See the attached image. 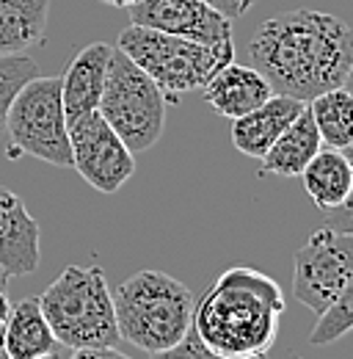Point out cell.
<instances>
[{"label": "cell", "mask_w": 353, "mask_h": 359, "mask_svg": "<svg viewBox=\"0 0 353 359\" xmlns=\"http://www.w3.org/2000/svg\"><path fill=\"white\" fill-rule=\"evenodd\" d=\"M249 55L273 94L309 102L345 83L353 64V28L328 11L296 8L265 20L251 36Z\"/></svg>", "instance_id": "6da1fadb"}, {"label": "cell", "mask_w": 353, "mask_h": 359, "mask_svg": "<svg viewBox=\"0 0 353 359\" xmlns=\"http://www.w3.org/2000/svg\"><path fill=\"white\" fill-rule=\"evenodd\" d=\"M284 290L273 276L249 266L226 269L193 304V332L221 359L268 354L279 337Z\"/></svg>", "instance_id": "7a4b0ae2"}, {"label": "cell", "mask_w": 353, "mask_h": 359, "mask_svg": "<svg viewBox=\"0 0 353 359\" xmlns=\"http://www.w3.org/2000/svg\"><path fill=\"white\" fill-rule=\"evenodd\" d=\"M193 293L166 271H138L127 276L116 293L119 337L146 354L176 346L193 320Z\"/></svg>", "instance_id": "3957f363"}, {"label": "cell", "mask_w": 353, "mask_h": 359, "mask_svg": "<svg viewBox=\"0 0 353 359\" xmlns=\"http://www.w3.org/2000/svg\"><path fill=\"white\" fill-rule=\"evenodd\" d=\"M42 313L67 348H113L119 337L113 293L99 266H67L39 296Z\"/></svg>", "instance_id": "277c9868"}, {"label": "cell", "mask_w": 353, "mask_h": 359, "mask_svg": "<svg viewBox=\"0 0 353 359\" xmlns=\"http://www.w3.org/2000/svg\"><path fill=\"white\" fill-rule=\"evenodd\" d=\"M116 47L158 83L169 102H179V97L188 91H199L221 67L235 61L232 39L219 45H202L132 22L119 34Z\"/></svg>", "instance_id": "5b68a950"}, {"label": "cell", "mask_w": 353, "mask_h": 359, "mask_svg": "<svg viewBox=\"0 0 353 359\" xmlns=\"http://www.w3.org/2000/svg\"><path fill=\"white\" fill-rule=\"evenodd\" d=\"M166 105L169 100L158 83L119 47H113L97 111L132 155L146 152L160 141L166 128Z\"/></svg>", "instance_id": "8992f818"}, {"label": "cell", "mask_w": 353, "mask_h": 359, "mask_svg": "<svg viewBox=\"0 0 353 359\" xmlns=\"http://www.w3.org/2000/svg\"><path fill=\"white\" fill-rule=\"evenodd\" d=\"M8 155H31L58 169H72L69 122L61 100V78H31L11 100L6 116Z\"/></svg>", "instance_id": "52a82bcc"}, {"label": "cell", "mask_w": 353, "mask_h": 359, "mask_svg": "<svg viewBox=\"0 0 353 359\" xmlns=\"http://www.w3.org/2000/svg\"><path fill=\"white\" fill-rule=\"evenodd\" d=\"M353 273V235L331 226L317 229L296 252L293 296L314 315L326 313Z\"/></svg>", "instance_id": "ba28073f"}, {"label": "cell", "mask_w": 353, "mask_h": 359, "mask_svg": "<svg viewBox=\"0 0 353 359\" xmlns=\"http://www.w3.org/2000/svg\"><path fill=\"white\" fill-rule=\"evenodd\" d=\"M69 147L72 169L102 194H116L135 175L132 152L99 116V111L83 114L69 122Z\"/></svg>", "instance_id": "9c48e42d"}, {"label": "cell", "mask_w": 353, "mask_h": 359, "mask_svg": "<svg viewBox=\"0 0 353 359\" xmlns=\"http://www.w3.org/2000/svg\"><path fill=\"white\" fill-rule=\"evenodd\" d=\"M132 25L163 31L172 36L219 45L232 39V20L205 0H138L127 8Z\"/></svg>", "instance_id": "30bf717a"}, {"label": "cell", "mask_w": 353, "mask_h": 359, "mask_svg": "<svg viewBox=\"0 0 353 359\" xmlns=\"http://www.w3.org/2000/svg\"><path fill=\"white\" fill-rule=\"evenodd\" d=\"M39 224L25 202L0 185V266L8 276H28L39 269Z\"/></svg>", "instance_id": "8fae6325"}, {"label": "cell", "mask_w": 353, "mask_h": 359, "mask_svg": "<svg viewBox=\"0 0 353 359\" xmlns=\"http://www.w3.org/2000/svg\"><path fill=\"white\" fill-rule=\"evenodd\" d=\"M307 102L287 97V94H270L263 105L254 111L232 119V144L237 152L249 158H263L273 147V141L290 128V122L304 111Z\"/></svg>", "instance_id": "7c38bea8"}, {"label": "cell", "mask_w": 353, "mask_h": 359, "mask_svg": "<svg viewBox=\"0 0 353 359\" xmlns=\"http://www.w3.org/2000/svg\"><path fill=\"white\" fill-rule=\"evenodd\" d=\"M111 53H113L111 45L91 42L72 58V64L61 75V100H64L67 122H75L78 116L97 111L102 86H105V75H108V64H111Z\"/></svg>", "instance_id": "4fadbf2b"}, {"label": "cell", "mask_w": 353, "mask_h": 359, "mask_svg": "<svg viewBox=\"0 0 353 359\" xmlns=\"http://www.w3.org/2000/svg\"><path fill=\"white\" fill-rule=\"evenodd\" d=\"M202 94L216 114L226 116V119H237V116L254 111L257 105H263L273 94V89L260 69L229 61L202 86Z\"/></svg>", "instance_id": "5bb4252c"}, {"label": "cell", "mask_w": 353, "mask_h": 359, "mask_svg": "<svg viewBox=\"0 0 353 359\" xmlns=\"http://www.w3.org/2000/svg\"><path fill=\"white\" fill-rule=\"evenodd\" d=\"M6 354L8 359H39L53 357L58 348V340L42 313L39 296L20 299L6 318Z\"/></svg>", "instance_id": "9a60e30c"}, {"label": "cell", "mask_w": 353, "mask_h": 359, "mask_svg": "<svg viewBox=\"0 0 353 359\" xmlns=\"http://www.w3.org/2000/svg\"><path fill=\"white\" fill-rule=\"evenodd\" d=\"M323 141L314 128V119L309 114V105L290 122V128L273 141V147L263 158V175H276V177H301L304 166L320 152Z\"/></svg>", "instance_id": "2e32d148"}, {"label": "cell", "mask_w": 353, "mask_h": 359, "mask_svg": "<svg viewBox=\"0 0 353 359\" xmlns=\"http://www.w3.org/2000/svg\"><path fill=\"white\" fill-rule=\"evenodd\" d=\"M301 177L309 199L323 213L340 208L353 191V169L342 149L320 147V152L304 166Z\"/></svg>", "instance_id": "e0dca14e"}, {"label": "cell", "mask_w": 353, "mask_h": 359, "mask_svg": "<svg viewBox=\"0 0 353 359\" xmlns=\"http://www.w3.org/2000/svg\"><path fill=\"white\" fill-rule=\"evenodd\" d=\"M50 0H0V55L25 53L47 31Z\"/></svg>", "instance_id": "ac0fdd59"}, {"label": "cell", "mask_w": 353, "mask_h": 359, "mask_svg": "<svg viewBox=\"0 0 353 359\" xmlns=\"http://www.w3.org/2000/svg\"><path fill=\"white\" fill-rule=\"evenodd\" d=\"M309 114L320 141L331 149H345L353 144V94L345 86L328 89L309 100Z\"/></svg>", "instance_id": "d6986e66"}, {"label": "cell", "mask_w": 353, "mask_h": 359, "mask_svg": "<svg viewBox=\"0 0 353 359\" xmlns=\"http://www.w3.org/2000/svg\"><path fill=\"white\" fill-rule=\"evenodd\" d=\"M348 332H353V273L348 285L342 287V293L337 296V302L326 313L317 315V323L309 334V346H314V348L331 346L340 337H345Z\"/></svg>", "instance_id": "ffe728a7"}, {"label": "cell", "mask_w": 353, "mask_h": 359, "mask_svg": "<svg viewBox=\"0 0 353 359\" xmlns=\"http://www.w3.org/2000/svg\"><path fill=\"white\" fill-rule=\"evenodd\" d=\"M36 75H39V67L31 55H25V53L0 55V138L6 135V116H8L11 100Z\"/></svg>", "instance_id": "44dd1931"}, {"label": "cell", "mask_w": 353, "mask_h": 359, "mask_svg": "<svg viewBox=\"0 0 353 359\" xmlns=\"http://www.w3.org/2000/svg\"><path fill=\"white\" fill-rule=\"evenodd\" d=\"M149 359H221L219 354H213L202 340H199V334L193 332V326L188 329V334L172 346V348H166V351H158V354H149Z\"/></svg>", "instance_id": "7402d4cb"}, {"label": "cell", "mask_w": 353, "mask_h": 359, "mask_svg": "<svg viewBox=\"0 0 353 359\" xmlns=\"http://www.w3.org/2000/svg\"><path fill=\"white\" fill-rule=\"evenodd\" d=\"M326 226H331L337 232H351L353 235V191L340 208H334V210L326 213Z\"/></svg>", "instance_id": "603a6c76"}, {"label": "cell", "mask_w": 353, "mask_h": 359, "mask_svg": "<svg viewBox=\"0 0 353 359\" xmlns=\"http://www.w3.org/2000/svg\"><path fill=\"white\" fill-rule=\"evenodd\" d=\"M207 6H213L216 11H221L223 17H229V20H235V17H243L251 6H254V0H205Z\"/></svg>", "instance_id": "cb8c5ba5"}, {"label": "cell", "mask_w": 353, "mask_h": 359, "mask_svg": "<svg viewBox=\"0 0 353 359\" xmlns=\"http://www.w3.org/2000/svg\"><path fill=\"white\" fill-rule=\"evenodd\" d=\"M69 359H132L122 351L113 348H72V357Z\"/></svg>", "instance_id": "d4e9b609"}, {"label": "cell", "mask_w": 353, "mask_h": 359, "mask_svg": "<svg viewBox=\"0 0 353 359\" xmlns=\"http://www.w3.org/2000/svg\"><path fill=\"white\" fill-rule=\"evenodd\" d=\"M8 310H11V304H8L6 293L0 290V326H6V318H8Z\"/></svg>", "instance_id": "484cf974"}, {"label": "cell", "mask_w": 353, "mask_h": 359, "mask_svg": "<svg viewBox=\"0 0 353 359\" xmlns=\"http://www.w3.org/2000/svg\"><path fill=\"white\" fill-rule=\"evenodd\" d=\"M99 3H105L111 8H130L132 3H138V0H99Z\"/></svg>", "instance_id": "4316f807"}, {"label": "cell", "mask_w": 353, "mask_h": 359, "mask_svg": "<svg viewBox=\"0 0 353 359\" xmlns=\"http://www.w3.org/2000/svg\"><path fill=\"white\" fill-rule=\"evenodd\" d=\"M8 279H11V276H8V271L3 269V266H0V290H6V285H8Z\"/></svg>", "instance_id": "83f0119b"}, {"label": "cell", "mask_w": 353, "mask_h": 359, "mask_svg": "<svg viewBox=\"0 0 353 359\" xmlns=\"http://www.w3.org/2000/svg\"><path fill=\"white\" fill-rule=\"evenodd\" d=\"M3 329H6V326H0V359H8V354H6V337H3Z\"/></svg>", "instance_id": "f1b7e54d"}, {"label": "cell", "mask_w": 353, "mask_h": 359, "mask_svg": "<svg viewBox=\"0 0 353 359\" xmlns=\"http://www.w3.org/2000/svg\"><path fill=\"white\" fill-rule=\"evenodd\" d=\"M342 86L353 94V64H351V69H348V75H345V83H342Z\"/></svg>", "instance_id": "f546056e"}, {"label": "cell", "mask_w": 353, "mask_h": 359, "mask_svg": "<svg viewBox=\"0 0 353 359\" xmlns=\"http://www.w3.org/2000/svg\"><path fill=\"white\" fill-rule=\"evenodd\" d=\"M342 155L348 158V163H351V169H353V144H348V147L342 149Z\"/></svg>", "instance_id": "4dcf8cb0"}, {"label": "cell", "mask_w": 353, "mask_h": 359, "mask_svg": "<svg viewBox=\"0 0 353 359\" xmlns=\"http://www.w3.org/2000/svg\"><path fill=\"white\" fill-rule=\"evenodd\" d=\"M243 359H268V354H257V357H243Z\"/></svg>", "instance_id": "1f68e13d"}, {"label": "cell", "mask_w": 353, "mask_h": 359, "mask_svg": "<svg viewBox=\"0 0 353 359\" xmlns=\"http://www.w3.org/2000/svg\"><path fill=\"white\" fill-rule=\"evenodd\" d=\"M39 359H53V357H39Z\"/></svg>", "instance_id": "d6a6232c"}]
</instances>
